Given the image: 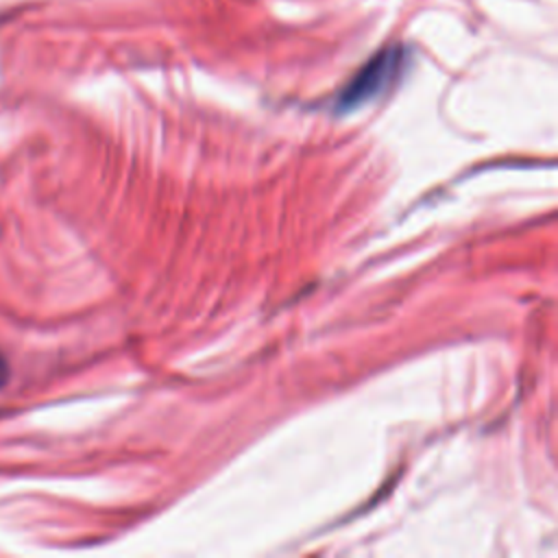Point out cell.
Wrapping results in <instances>:
<instances>
[{
  "label": "cell",
  "instance_id": "1",
  "mask_svg": "<svg viewBox=\"0 0 558 558\" xmlns=\"http://www.w3.org/2000/svg\"><path fill=\"white\" fill-rule=\"evenodd\" d=\"M405 61H408V57H405L403 46H390V48L379 50L373 59H368L360 68V72L338 94L336 111L349 113V111H355V109L364 107L366 102L379 98L401 76Z\"/></svg>",
  "mask_w": 558,
  "mask_h": 558
},
{
  "label": "cell",
  "instance_id": "2",
  "mask_svg": "<svg viewBox=\"0 0 558 558\" xmlns=\"http://www.w3.org/2000/svg\"><path fill=\"white\" fill-rule=\"evenodd\" d=\"M9 381V364L4 360V355L0 353V388Z\"/></svg>",
  "mask_w": 558,
  "mask_h": 558
}]
</instances>
